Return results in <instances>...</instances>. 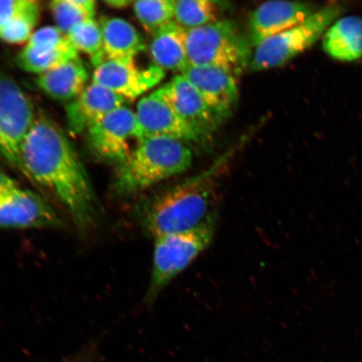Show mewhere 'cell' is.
Returning a JSON list of instances; mask_svg holds the SVG:
<instances>
[{"mask_svg":"<svg viewBox=\"0 0 362 362\" xmlns=\"http://www.w3.org/2000/svg\"><path fill=\"white\" fill-rule=\"evenodd\" d=\"M175 0H142L133 4L136 17L152 35L175 21Z\"/></svg>","mask_w":362,"mask_h":362,"instance_id":"cb8c5ba5","label":"cell"},{"mask_svg":"<svg viewBox=\"0 0 362 362\" xmlns=\"http://www.w3.org/2000/svg\"><path fill=\"white\" fill-rule=\"evenodd\" d=\"M89 78L87 67L78 58L37 76L36 84L49 97L70 103L88 87Z\"/></svg>","mask_w":362,"mask_h":362,"instance_id":"2e32d148","label":"cell"},{"mask_svg":"<svg viewBox=\"0 0 362 362\" xmlns=\"http://www.w3.org/2000/svg\"><path fill=\"white\" fill-rule=\"evenodd\" d=\"M72 47L78 52L88 55L95 67L105 61L100 23L95 19L81 23L66 34Z\"/></svg>","mask_w":362,"mask_h":362,"instance_id":"7402d4cb","label":"cell"},{"mask_svg":"<svg viewBox=\"0 0 362 362\" xmlns=\"http://www.w3.org/2000/svg\"><path fill=\"white\" fill-rule=\"evenodd\" d=\"M215 228L212 216L197 228L155 239L151 278L146 294L148 303L155 301L163 289L210 246Z\"/></svg>","mask_w":362,"mask_h":362,"instance_id":"5b68a950","label":"cell"},{"mask_svg":"<svg viewBox=\"0 0 362 362\" xmlns=\"http://www.w3.org/2000/svg\"><path fill=\"white\" fill-rule=\"evenodd\" d=\"M57 27L66 35L81 23L94 19L93 0H55L49 4Z\"/></svg>","mask_w":362,"mask_h":362,"instance_id":"603a6c76","label":"cell"},{"mask_svg":"<svg viewBox=\"0 0 362 362\" xmlns=\"http://www.w3.org/2000/svg\"><path fill=\"white\" fill-rule=\"evenodd\" d=\"M36 117L33 103L20 86L0 76V158L17 170L23 143Z\"/></svg>","mask_w":362,"mask_h":362,"instance_id":"52a82bcc","label":"cell"},{"mask_svg":"<svg viewBox=\"0 0 362 362\" xmlns=\"http://www.w3.org/2000/svg\"><path fill=\"white\" fill-rule=\"evenodd\" d=\"M165 76V71L156 65L140 68L135 61L105 60L95 67L92 81L124 101H134L160 84Z\"/></svg>","mask_w":362,"mask_h":362,"instance_id":"30bf717a","label":"cell"},{"mask_svg":"<svg viewBox=\"0 0 362 362\" xmlns=\"http://www.w3.org/2000/svg\"><path fill=\"white\" fill-rule=\"evenodd\" d=\"M220 6L211 0H179L175 4V21L185 30L218 21Z\"/></svg>","mask_w":362,"mask_h":362,"instance_id":"44dd1931","label":"cell"},{"mask_svg":"<svg viewBox=\"0 0 362 362\" xmlns=\"http://www.w3.org/2000/svg\"><path fill=\"white\" fill-rule=\"evenodd\" d=\"M123 98L97 83H89L78 98L67 103L66 119L72 134L87 131L113 110L124 105Z\"/></svg>","mask_w":362,"mask_h":362,"instance_id":"9a60e30c","label":"cell"},{"mask_svg":"<svg viewBox=\"0 0 362 362\" xmlns=\"http://www.w3.org/2000/svg\"><path fill=\"white\" fill-rule=\"evenodd\" d=\"M29 0H0V29L26 6Z\"/></svg>","mask_w":362,"mask_h":362,"instance_id":"4316f807","label":"cell"},{"mask_svg":"<svg viewBox=\"0 0 362 362\" xmlns=\"http://www.w3.org/2000/svg\"><path fill=\"white\" fill-rule=\"evenodd\" d=\"M78 58L79 53L72 45L59 48L25 47L18 55L17 62L21 69L40 76Z\"/></svg>","mask_w":362,"mask_h":362,"instance_id":"ffe728a7","label":"cell"},{"mask_svg":"<svg viewBox=\"0 0 362 362\" xmlns=\"http://www.w3.org/2000/svg\"><path fill=\"white\" fill-rule=\"evenodd\" d=\"M155 65L165 71H182L189 66L187 30L175 21L153 35L149 47Z\"/></svg>","mask_w":362,"mask_h":362,"instance_id":"d6986e66","label":"cell"},{"mask_svg":"<svg viewBox=\"0 0 362 362\" xmlns=\"http://www.w3.org/2000/svg\"><path fill=\"white\" fill-rule=\"evenodd\" d=\"M90 148L104 160L122 165L134 151L131 144L139 143L135 112L122 106L103 117L87 131Z\"/></svg>","mask_w":362,"mask_h":362,"instance_id":"ba28073f","label":"cell"},{"mask_svg":"<svg viewBox=\"0 0 362 362\" xmlns=\"http://www.w3.org/2000/svg\"><path fill=\"white\" fill-rule=\"evenodd\" d=\"M71 45L65 33L57 26H45L35 30L25 44L30 48H58Z\"/></svg>","mask_w":362,"mask_h":362,"instance_id":"484cf974","label":"cell"},{"mask_svg":"<svg viewBox=\"0 0 362 362\" xmlns=\"http://www.w3.org/2000/svg\"><path fill=\"white\" fill-rule=\"evenodd\" d=\"M323 51L334 60L353 62L362 58V18L345 16L330 25L322 37Z\"/></svg>","mask_w":362,"mask_h":362,"instance_id":"e0dca14e","label":"cell"},{"mask_svg":"<svg viewBox=\"0 0 362 362\" xmlns=\"http://www.w3.org/2000/svg\"><path fill=\"white\" fill-rule=\"evenodd\" d=\"M318 8L307 2L269 1L260 4L250 17L253 47L300 24Z\"/></svg>","mask_w":362,"mask_h":362,"instance_id":"5bb4252c","label":"cell"},{"mask_svg":"<svg viewBox=\"0 0 362 362\" xmlns=\"http://www.w3.org/2000/svg\"><path fill=\"white\" fill-rule=\"evenodd\" d=\"M39 17L37 3L29 0L26 6L0 29V40L10 44H26L35 33Z\"/></svg>","mask_w":362,"mask_h":362,"instance_id":"d4e9b609","label":"cell"},{"mask_svg":"<svg viewBox=\"0 0 362 362\" xmlns=\"http://www.w3.org/2000/svg\"><path fill=\"white\" fill-rule=\"evenodd\" d=\"M20 171L55 194L81 232L94 226L98 202L83 163L61 128L36 117L21 148Z\"/></svg>","mask_w":362,"mask_h":362,"instance_id":"6da1fadb","label":"cell"},{"mask_svg":"<svg viewBox=\"0 0 362 362\" xmlns=\"http://www.w3.org/2000/svg\"><path fill=\"white\" fill-rule=\"evenodd\" d=\"M19 187L11 176H8L6 172L0 170V194L11 191V189Z\"/></svg>","mask_w":362,"mask_h":362,"instance_id":"83f0119b","label":"cell"},{"mask_svg":"<svg viewBox=\"0 0 362 362\" xmlns=\"http://www.w3.org/2000/svg\"><path fill=\"white\" fill-rule=\"evenodd\" d=\"M346 10L343 3H329L300 24L264 40L255 47L250 62L252 69L260 71L286 64L323 37Z\"/></svg>","mask_w":362,"mask_h":362,"instance_id":"8992f818","label":"cell"},{"mask_svg":"<svg viewBox=\"0 0 362 362\" xmlns=\"http://www.w3.org/2000/svg\"><path fill=\"white\" fill-rule=\"evenodd\" d=\"M62 221L43 198L17 187L0 194V228H60Z\"/></svg>","mask_w":362,"mask_h":362,"instance_id":"8fae6325","label":"cell"},{"mask_svg":"<svg viewBox=\"0 0 362 362\" xmlns=\"http://www.w3.org/2000/svg\"><path fill=\"white\" fill-rule=\"evenodd\" d=\"M221 157L209 169L164 189L144 208L143 223L149 236L191 230L211 217L217 181L228 161Z\"/></svg>","mask_w":362,"mask_h":362,"instance_id":"7a4b0ae2","label":"cell"},{"mask_svg":"<svg viewBox=\"0 0 362 362\" xmlns=\"http://www.w3.org/2000/svg\"><path fill=\"white\" fill-rule=\"evenodd\" d=\"M180 74L219 119L223 120L232 113L239 98L236 76L219 68L191 65Z\"/></svg>","mask_w":362,"mask_h":362,"instance_id":"4fadbf2b","label":"cell"},{"mask_svg":"<svg viewBox=\"0 0 362 362\" xmlns=\"http://www.w3.org/2000/svg\"><path fill=\"white\" fill-rule=\"evenodd\" d=\"M192 163L191 149L180 140L161 137L144 139L120 165L116 191L126 196L144 191L183 173Z\"/></svg>","mask_w":362,"mask_h":362,"instance_id":"3957f363","label":"cell"},{"mask_svg":"<svg viewBox=\"0 0 362 362\" xmlns=\"http://www.w3.org/2000/svg\"><path fill=\"white\" fill-rule=\"evenodd\" d=\"M250 45L228 21L187 30L189 65L219 68L235 76L251 62Z\"/></svg>","mask_w":362,"mask_h":362,"instance_id":"277c9868","label":"cell"},{"mask_svg":"<svg viewBox=\"0 0 362 362\" xmlns=\"http://www.w3.org/2000/svg\"><path fill=\"white\" fill-rule=\"evenodd\" d=\"M105 60L134 62L146 49L141 36L129 22L106 17L100 22Z\"/></svg>","mask_w":362,"mask_h":362,"instance_id":"ac0fdd59","label":"cell"},{"mask_svg":"<svg viewBox=\"0 0 362 362\" xmlns=\"http://www.w3.org/2000/svg\"><path fill=\"white\" fill-rule=\"evenodd\" d=\"M71 362H88V361L85 359L79 358V359L74 360V361H71Z\"/></svg>","mask_w":362,"mask_h":362,"instance_id":"f546056e","label":"cell"},{"mask_svg":"<svg viewBox=\"0 0 362 362\" xmlns=\"http://www.w3.org/2000/svg\"><path fill=\"white\" fill-rule=\"evenodd\" d=\"M132 1H127V0H110V1H107V6H110L112 8H124L130 6V4H133Z\"/></svg>","mask_w":362,"mask_h":362,"instance_id":"f1b7e54d","label":"cell"},{"mask_svg":"<svg viewBox=\"0 0 362 362\" xmlns=\"http://www.w3.org/2000/svg\"><path fill=\"white\" fill-rule=\"evenodd\" d=\"M134 112L139 126V143L144 139L156 137L177 139L183 143L201 139L156 92L140 99Z\"/></svg>","mask_w":362,"mask_h":362,"instance_id":"7c38bea8","label":"cell"},{"mask_svg":"<svg viewBox=\"0 0 362 362\" xmlns=\"http://www.w3.org/2000/svg\"><path fill=\"white\" fill-rule=\"evenodd\" d=\"M155 92L200 139L212 134L223 121L182 75L175 76Z\"/></svg>","mask_w":362,"mask_h":362,"instance_id":"9c48e42d","label":"cell"}]
</instances>
